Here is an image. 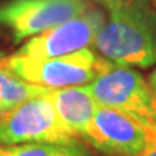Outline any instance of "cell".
I'll use <instances>...</instances> for the list:
<instances>
[{
    "label": "cell",
    "instance_id": "3957f363",
    "mask_svg": "<svg viewBox=\"0 0 156 156\" xmlns=\"http://www.w3.org/2000/svg\"><path fill=\"white\" fill-rule=\"evenodd\" d=\"M48 94L29 98L0 116V145L71 143L80 140L61 122Z\"/></svg>",
    "mask_w": 156,
    "mask_h": 156
},
{
    "label": "cell",
    "instance_id": "5bb4252c",
    "mask_svg": "<svg viewBox=\"0 0 156 156\" xmlns=\"http://www.w3.org/2000/svg\"><path fill=\"white\" fill-rule=\"evenodd\" d=\"M149 2H151V3H152L153 6H156V0H149Z\"/></svg>",
    "mask_w": 156,
    "mask_h": 156
},
{
    "label": "cell",
    "instance_id": "30bf717a",
    "mask_svg": "<svg viewBox=\"0 0 156 156\" xmlns=\"http://www.w3.org/2000/svg\"><path fill=\"white\" fill-rule=\"evenodd\" d=\"M0 156H91L83 142L0 145Z\"/></svg>",
    "mask_w": 156,
    "mask_h": 156
},
{
    "label": "cell",
    "instance_id": "ba28073f",
    "mask_svg": "<svg viewBox=\"0 0 156 156\" xmlns=\"http://www.w3.org/2000/svg\"><path fill=\"white\" fill-rule=\"evenodd\" d=\"M49 98L55 107L56 114L69 130L81 139L98 108L97 101L91 95L87 85L52 88Z\"/></svg>",
    "mask_w": 156,
    "mask_h": 156
},
{
    "label": "cell",
    "instance_id": "8fae6325",
    "mask_svg": "<svg viewBox=\"0 0 156 156\" xmlns=\"http://www.w3.org/2000/svg\"><path fill=\"white\" fill-rule=\"evenodd\" d=\"M149 85H151V88H152V91L153 93H156V68L152 71V74H151V77H149Z\"/></svg>",
    "mask_w": 156,
    "mask_h": 156
},
{
    "label": "cell",
    "instance_id": "9c48e42d",
    "mask_svg": "<svg viewBox=\"0 0 156 156\" xmlns=\"http://www.w3.org/2000/svg\"><path fill=\"white\" fill-rule=\"evenodd\" d=\"M6 54L0 52V116L38 95L48 94L52 88L35 85L12 73L5 62Z\"/></svg>",
    "mask_w": 156,
    "mask_h": 156
},
{
    "label": "cell",
    "instance_id": "52a82bcc",
    "mask_svg": "<svg viewBox=\"0 0 156 156\" xmlns=\"http://www.w3.org/2000/svg\"><path fill=\"white\" fill-rule=\"evenodd\" d=\"M104 20V12L88 7L81 15L29 38L15 54L30 58H54L90 48Z\"/></svg>",
    "mask_w": 156,
    "mask_h": 156
},
{
    "label": "cell",
    "instance_id": "8992f818",
    "mask_svg": "<svg viewBox=\"0 0 156 156\" xmlns=\"http://www.w3.org/2000/svg\"><path fill=\"white\" fill-rule=\"evenodd\" d=\"M87 9L84 0H10L0 5V28L7 29L19 44Z\"/></svg>",
    "mask_w": 156,
    "mask_h": 156
},
{
    "label": "cell",
    "instance_id": "6da1fadb",
    "mask_svg": "<svg viewBox=\"0 0 156 156\" xmlns=\"http://www.w3.org/2000/svg\"><path fill=\"white\" fill-rule=\"evenodd\" d=\"M107 19L93 46L104 59L130 68L156 64V10L149 0H95Z\"/></svg>",
    "mask_w": 156,
    "mask_h": 156
},
{
    "label": "cell",
    "instance_id": "4fadbf2b",
    "mask_svg": "<svg viewBox=\"0 0 156 156\" xmlns=\"http://www.w3.org/2000/svg\"><path fill=\"white\" fill-rule=\"evenodd\" d=\"M153 113H155V123H156V93H153Z\"/></svg>",
    "mask_w": 156,
    "mask_h": 156
},
{
    "label": "cell",
    "instance_id": "7a4b0ae2",
    "mask_svg": "<svg viewBox=\"0 0 156 156\" xmlns=\"http://www.w3.org/2000/svg\"><path fill=\"white\" fill-rule=\"evenodd\" d=\"M5 62L17 77L46 88L87 85L113 65V62L90 48L54 58H30L12 54L6 55Z\"/></svg>",
    "mask_w": 156,
    "mask_h": 156
},
{
    "label": "cell",
    "instance_id": "277c9868",
    "mask_svg": "<svg viewBox=\"0 0 156 156\" xmlns=\"http://www.w3.org/2000/svg\"><path fill=\"white\" fill-rule=\"evenodd\" d=\"M81 139L104 155L139 156L156 145V124L98 106Z\"/></svg>",
    "mask_w": 156,
    "mask_h": 156
},
{
    "label": "cell",
    "instance_id": "7c38bea8",
    "mask_svg": "<svg viewBox=\"0 0 156 156\" xmlns=\"http://www.w3.org/2000/svg\"><path fill=\"white\" fill-rule=\"evenodd\" d=\"M139 156H156V145L152 146L151 149H147V151L143 152V153H140Z\"/></svg>",
    "mask_w": 156,
    "mask_h": 156
},
{
    "label": "cell",
    "instance_id": "5b68a950",
    "mask_svg": "<svg viewBox=\"0 0 156 156\" xmlns=\"http://www.w3.org/2000/svg\"><path fill=\"white\" fill-rule=\"evenodd\" d=\"M87 87L98 106L155 123L153 91L139 71L113 64Z\"/></svg>",
    "mask_w": 156,
    "mask_h": 156
}]
</instances>
